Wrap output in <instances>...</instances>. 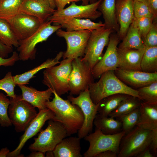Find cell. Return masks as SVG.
I'll return each instance as SVG.
<instances>
[{"mask_svg":"<svg viewBox=\"0 0 157 157\" xmlns=\"http://www.w3.org/2000/svg\"><path fill=\"white\" fill-rule=\"evenodd\" d=\"M54 97L46 103V108L54 113L53 120L62 124L65 127L68 136L77 133L81 127L84 116L80 108L72 104L68 99L61 98L54 90Z\"/></svg>","mask_w":157,"mask_h":157,"instance_id":"6da1fadb","label":"cell"},{"mask_svg":"<svg viewBox=\"0 0 157 157\" xmlns=\"http://www.w3.org/2000/svg\"><path fill=\"white\" fill-rule=\"evenodd\" d=\"M99 80L89 86L91 98L95 104L110 95L123 94L135 97L140 99L137 90L126 85L121 81L114 71H109L102 74Z\"/></svg>","mask_w":157,"mask_h":157,"instance_id":"7a4b0ae2","label":"cell"},{"mask_svg":"<svg viewBox=\"0 0 157 157\" xmlns=\"http://www.w3.org/2000/svg\"><path fill=\"white\" fill-rule=\"evenodd\" d=\"M151 134V131L136 125L122 137L117 157H137L150 146Z\"/></svg>","mask_w":157,"mask_h":157,"instance_id":"3957f363","label":"cell"},{"mask_svg":"<svg viewBox=\"0 0 157 157\" xmlns=\"http://www.w3.org/2000/svg\"><path fill=\"white\" fill-rule=\"evenodd\" d=\"M73 60L64 59L59 65L46 68L43 72V83L54 90L60 96L69 91V79Z\"/></svg>","mask_w":157,"mask_h":157,"instance_id":"277c9868","label":"cell"},{"mask_svg":"<svg viewBox=\"0 0 157 157\" xmlns=\"http://www.w3.org/2000/svg\"><path fill=\"white\" fill-rule=\"evenodd\" d=\"M51 24V22L47 20L42 23L38 29L30 36L19 41V45L17 48L19 52V60L24 61L35 58L37 45L46 41L53 33L62 28L60 25H52Z\"/></svg>","mask_w":157,"mask_h":157,"instance_id":"5b68a950","label":"cell"},{"mask_svg":"<svg viewBox=\"0 0 157 157\" xmlns=\"http://www.w3.org/2000/svg\"><path fill=\"white\" fill-rule=\"evenodd\" d=\"M46 128L40 131L34 142L29 147L32 151H39L45 153L52 151L56 146L68 136L67 130L61 123L52 119L49 120Z\"/></svg>","mask_w":157,"mask_h":157,"instance_id":"8992f818","label":"cell"},{"mask_svg":"<svg viewBox=\"0 0 157 157\" xmlns=\"http://www.w3.org/2000/svg\"><path fill=\"white\" fill-rule=\"evenodd\" d=\"M125 134L122 131L114 134H106L96 128L94 132L84 138L89 142V146L83 157H95L98 154L107 150L113 151L118 155L121 140Z\"/></svg>","mask_w":157,"mask_h":157,"instance_id":"52a82bcc","label":"cell"},{"mask_svg":"<svg viewBox=\"0 0 157 157\" xmlns=\"http://www.w3.org/2000/svg\"><path fill=\"white\" fill-rule=\"evenodd\" d=\"M8 114L17 132L24 131L30 122L36 116L35 108L22 99L21 95L10 97Z\"/></svg>","mask_w":157,"mask_h":157,"instance_id":"ba28073f","label":"cell"},{"mask_svg":"<svg viewBox=\"0 0 157 157\" xmlns=\"http://www.w3.org/2000/svg\"><path fill=\"white\" fill-rule=\"evenodd\" d=\"M113 32L111 29L105 26L91 31L83 57L81 58L91 70L101 58L104 49L108 45L110 35Z\"/></svg>","mask_w":157,"mask_h":157,"instance_id":"9c48e42d","label":"cell"},{"mask_svg":"<svg viewBox=\"0 0 157 157\" xmlns=\"http://www.w3.org/2000/svg\"><path fill=\"white\" fill-rule=\"evenodd\" d=\"M102 0L85 5H78L75 2H72L67 8L60 10H56L47 20L54 25H58L61 22L73 18L89 19L95 20L102 15L98 10Z\"/></svg>","mask_w":157,"mask_h":157,"instance_id":"30bf717a","label":"cell"},{"mask_svg":"<svg viewBox=\"0 0 157 157\" xmlns=\"http://www.w3.org/2000/svg\"><path fill=\"white\" fill-rule=\"evenodd\" d=\"M76 97L70 95L68 96V99L72 104L78 106L83 113V122L77 132L78 137L81 139L92 132L94 121L98 113L99 103L96 104L93 102L90 95L89 88L81 92Z\"/></svg>","mask_w":157,"mask_h":157,"instance_id":"8fae6325","label":"cell"},{"mask_svg":"<svg viewBox=\"0 0 157 157\" xmlns=\"http://www.w3.org/2000/svg\"><path fill=\"white\" fill-rule=\"evenodd\" d=\"M72 69L69 79L70 95H78L89 88L93 82V76L91 70L88 65L83 62L81 58L74 59L72 62Z\"/></svg>","mask_w":157,"mask_h":157,"instance_id":"7c38bea8","label":"cell"},{"mask_svg":"<svg viewBox=\"0 0 157 157\" xmlns=\"http://www.w3.org/2000/svg\"><path fill=\"white\" fill-rule=\"evenodd\" d=\"M59 37L65 40L67 48L63 53L64 59L74 58L84 56L85 48L91 31L84 30L78 31H65L61 28L56 32Z\"/></svg>","mask_w":157,"mask_h":157,"instance_id":"4fadbf2b","label":"cell"},{"mask_svg":"<svg viewBox=\"0 0 157 157\" xmlns=\"http://www.w3.org/2000/svg\"><path fill=\"white\" fill-rule=\"evenodd\" d=\"M120 41L117 33L113 32L111 34L104 54L91 70L94 77L99 78L105 72L114 71L119 67V59L117 48Z\"/></svg>","mask_w":157,"mask_h":157,"instance_id":"5bb4252c","label":"cell"},{"mask_svg":"<svg viewBox=\"0 0 157 157\" xmlns=\"http://www.w3.org/2000/svg\"><path fill=\"white\" fill-rule=\"evenodd\" d=\"M54 116V113L47 108L39 111L36 116L29 123L24 133L20 137L18 146L14 150L10 152L7 157H21V151L26 142L41 130L46 121L52 119Z\"/></svg>","mask_w":157,"mask_h":157,"instance_id":"9a60e30c","label":"cell"},{"mask_svg":"<svg viewBox=\"0 0 157 157\" xmlns=\"http://www.w3.org/2000/svg\"><path fill=\"white\" fill-rule=\"evenodd\" d=\"M6 21L19 41L30 36L42 24L37 18L22 13H18Z\"/></svg>","mask_w":157,"mask_h":157,"instance_id":"2e32d148","label":"cell"},{"mask_svg":"<svg viewBox=\"0 0 157 157\" xmlns=\"http://www.w3.org/2000/svg\"><path fill=\"white\" fill-rule=\"evenodd\" d=\"M114 72L124 83L138 89L157 81V72L149 73L119 68Z\"/></svg>","mask_w":157,"mask_h":157,"instance_id":"e0dca14e","label":"cell"},{"mask_svg":"<svg viewBox=\"0 0 157 157\" xmlns=\"http://www.w3.org/2000/svg\"><path fill=\"white\" fill-rule=\"evenodd\" d=\"M56 10L51 6L47 0H24L19 13L34 17L42 23L47 20Z\"/></svg>","mask_w":157,"mask_h":157,"instance_id":"ac0fdd59","label":"cell"},{"mask_svg":"<svg viewBox=\"0 0 157 157\" xmlns=\"http://www.w3.org/2000/svg\"><path fill=\"white\" fill-rule=\"evenodd\" d=\"M134 0H116V16L119 28L117 33L120 40L125 36L134 18Z\"/></svg>","mask_w":157,"mask_h":157,"instance_id":"d6986e66","label":"cell"},{"mask_svg":"<svg viewBox=\"0 0 157 157\" xmlns=\"http://www.w3.org/2000/svg\"><path fill=\"white\" fill-rule=\"evenodd\" d=\"M22 92V99L28 102L39 111L46 108V102L49 100L53 93V90L48 88L47 90L40 91L32 87L25 85H18Z\"/></svg>","mask_w":157,"mask_h":157,"instance_id":"ffe728a7","label":"cell"},{"mask_svg":"<svg viewBox=\"0 0 157 157\" xmlns=\"http://www.w3.org/2000/svg\"><path fill=\"white\" fill-rule=\"evenodd\" d=\"M146 47L141 49H121L117 47L119 59L118 68L141 71V62Z\"/></svg>","mask_w":157,"mask_h":157,"instance_id":"44dd1931","label":"cell"},{"mask_svg":"<svg viewBox=\"0 0 157 157\" xmlns=\"http://www.w3.org/2000/svg\"><path fill=\"white\" fill-rule=\"evenodd\" d=\"M80 139L71 137L63 139L53 151L54 157H82Z\"/></svg>","mask_w":157,"mask_h":157,"instance_id":"7402d4cb","label":"cell"},{"mask_svg":"<svg viewBox=\"0 0 157 157\" xmlns=\"http://www.w3.org/2000/svg\"><path fill=\"white\" fill-rule=\"evenodd\" d=\"M139 113V120L137 125L150 131L157 128V105L142 101Z\"/></svg>","mask_w":157,"mask_h":157,"instance_id":"603a6c76","label":"cell"},{"mask_svg":"<svg viewBox=\"0 0 157 157\" xmlns=\"http://www.w3.org/2000/svg\"><path fill=\"white\" fill-rule=\"evenodd\" d=\"M116 0H102L98 9L101 13L105 26L117 33L119 26L116 16Z\"/></svg>","mask_w":157,"mask_h":157,"instance_id":"cb8c5ba5","label":"cell"},{"mask_svg":"<svg viewBox=\"0 0 157 157\" xmlns=\"http://www.w3.org/2000/svg\"><path fill=\"white\" fill-rule=\"evenodd\" d=\"M63 52L60 51L53 58L48 59L39 65L23 73L13 76L16 85L28 84L30 80L34 77L35 75L40 70L59 64L60 60L63 56Z\"/></svg>","mask_w":157,"mask_h":157,"instance_id":"d4e9b609","label":"cell"},{"mask_svg":"<svg viewBox=\"0 0 157 157\" xmlns=\"http://www.w3.org/2000/svg\"><path fill=\"white\" fill-rule=\"evenodd\" d=\"M59 25L67 31H78L88 30L92 31L105 26L104 23L100 21L96 23L89 19L73 18L61 22Z\"/></svg>","mask_w":157,"mask_h":157,"instance_id":"484cf974","label":"cell"},{"mask_svg":"<svg viewBox=\"0 0 157 157\" xmlns=\"http://www.w3.org/2000/svg\"><path fill=\"white\" fill-rule=\"evenodd\" d=\"M146 47L138 29L132 22L118 48L121 49H141Z\"/></svg>","mask_w":157,"mask_h":157,"instance_id":"4316f807","label":"cell"},{"mask_svg":"<svg viewBox=\"0 0 157 157\" xmlns=\"http://www.w3.org/2000/svg\"><path fill=\"white\" fill-rule=\"evenodd\" d=\"M93 124L96 128L106 134H114L122 131V124L119 120L109 116H102L98 113Z\"/></svg>","mask_w":157,"mask_h":157,"instance_id":"83f0119b","label":"cell"},{"mask_svg":"<svg viewBox=\"0 0 157 157\" xmlns=\"http://www.w3.org/2000/svg\"><path fill=\"white\" fill-rule=\"evenodd\" d=\"M131 95L117 94L109 96L102 99L99 103L98 114L102 116L108 117L115 110L124 100Z\"/></svg>","mask_w":157,"mask_h":157,"instance_id":"f1b7e54d","label":"cell"},{"mask_svg":"<svg viewBox=\"0 0 157 157\" xmlns=\"http://www.w3.org/2000/svg\"><path fill=\"white\" fill-rule=\"evenodd\" d=\"M140 67L141 71L144 72H157V46L146 47Z\"/></svg>","mask_w":157,"mask_h":157,"instance_id":"f546056e","label":"cell"},{"mask_svg":"<svg viewBox=\"0 0 157 157\" xmlns=\"http://www.w3.org/2000/svg\"><path fill=\"white\" fill-rule=\"evenodd\" d=\"M24 0H0V19L7 20L19 13Z\"/></svg>","mask_w":157,"mask_h":157,"instance_id":"4dcf8cb0","label":"cell"},{"mask_svg":"<svg viewBox=\"0 0 157 157\" xmlns=\"http://www.w3.org/2000/svg\"><path fill=\"white\" fill-rule=\"evenodd\" d=\"M142 101L135 97L130 96L123 101L117 108L111 113L108 116L116 118L129 113L139 108Z\"/></svg>","mask_w":157,"mask_h":157,"instance_id":"1f68e13d","label":"cell"},{"mask_svg":"<svg viewBox=\"0 0 157 157\" xmlns=\"http://www.w3.org/2000/svg\"><path fill=\"white\" fill-rule=\"evenodd\" d=\"M0 41L9 47L17 48L19 45V41L9 24L6 20L1 19H0Z\"/></svg>","mask_w":157,"mask_h":157,"instance_id":"d6a6232c","label":"cell"},{"mask_svg":"<svg viewBox=\"0 0 157 157\" xmlns=\"http://www.w3.org/2000/svg\"><path fill=\"white\" fill-rule=\"evenodd\" d=\"M139 107L115 118L121 122L122 125V131L126 134L137 125L139 122Z\"/></svg>","mask_w":157,"mask_h":157,"instance_id":"836d02e7","label":"cell"},{"mask_svg":"<svg viewBox=\"0 0 157 157\" xmlns=\"http://www.w3.org/2000/svg\"><path fill=\"white\" fill-rule=\"evenodd\" d=\"M137 90L142 101L149 104L157 105V81Z\"/></svg>","mask_w":157,"mask_h":157,"instance_id":"e575fe53","label":"cell"},{"mask_svg":"<svg viewBox=\"0 0 157 157\" xmlns=\"http://www.w3.org/2000/svg\"><path fill=\"white\" fill-rule=\"evenodd\" d=\"M3 93L0 92V125L3 127L12 125L8 114L10 100Z\"/></svg>","mask_w":157,"mask_h":157,"instance_id":"d590c367","label":"cell"},{"mask_svg":"<svg viewBox=\"0 0 157 157\" xmlns=\"http://www.w3.org/2000/svg\"><path fill=\"white\" fill-rule=\"evenodd\" d=\"M16 84L11 72H8L2 79L0 80V90L4 91L6 96L14 98L16 95L14 92Z\"/></svg>","mask_w":157,"mask_h":157,"instance_id":"8d00e7d4","label":"cell"},{"mask_svg":"<svg viewBox=\"0 0 157 157\" xmlns=\"http://www.w3.org/2000/svg\"><path fill=\"white\" fill-rule=\"evenodd\" d=\"M154 19L147 17H135L133 21L138 29L143 42L151 28Z\"/></svg>","mask_w":157,"mask_h":157,"instance_id":"74e56055","label":"cell"},{"mask_svg":"<svg viewBox=\"0 0 157 157\" xmlns=\"http://www.w3.org/2000/svg\"><path fill=\"white\" fill-rule=\"evenodd\" d=\"M134 15L135 18L147 17L155 19L148 7L143 2L134 0L133 5Z\"/></svg>","mask_w":157,"mask_h":157,"instance_id":"f35d334b","label":"cell"},{"mask_svg":"<svg viewBox=\"0 0 157 157\" xmlns=\"http://www.w3.org/2000/svg\"><path fill=\"white\" fill-rule=\"evenodd\" d=\"M146 47L157 46V19H154L151 28L144 41Z\"/></svg>","mask_w":157,"mask_h":157,"instance_id":"ab89813d","label":"cell"},{"mask_svg":"<svg viewBox=\"0 0 157 157\" xmlns=\"http://www.w3.org/2000/svg\"><path fill=\"white\" fill-rule=\"evenodd\" d=\"M18 60V53L16 51H14L13 52L12 55L9 58H5L0 56V66H12Z\"/></svg>","mask_w":157,"mask_h":157,"instance_id":"60d3db41","label":"cell"},{"mask_svg":"<svg viewBox=\"0 0 157 157\" xmlns=\"http://www.w3.org/2000/svg\"><path fill=\"white\" fill-rule=\"evenodd\" d=\"M142 2L145 4L153 14L154 18L157 19V0H135Z\"/></svg>","mask_w":157,"mask_h":157,"instance_id":"b9f144b4","label":"cell"},{"mask_svg":"<svg viewBox=\"0 0 157 157\" xmlns=\"http://www.w3.org/2000/svg\"><path fill=\"white\" fill-rule=\"evenodd\" d=\"M150 147L154 156H156L157 152V128L151 131Z\"/></svg>","mask_w":157,"mask_h":157,"instance_id":"7bdbcfd3","label":"cell"},{"mask_svg":"<svg viewBox=\"0 0 157 157\" xmlns=\"http://www.w3.org/2000/svg\"><path fill=\"white\" fill-rule=\"evenodd\" d=\"M13 51V47L8 46L0 41V56L3 58H7L8 54Z\"/></svg>","mask_w":157,"mask_h":157,"instance_id":"ee69618b","label":"cell"},{"mask_svg":"<svg viewBox=\"0 0 157 157\" xmlns=\"http://www.w3.org/2000/svg\"><path fill=\"white\" fill-rule=\"evenodd\" d=\"M83 0H54L57 8L56 10H60L64 8L66 5L70 2H76Z\"/></svg>","mask_w":157,"mask_h":157,"instance_id":"f6af8a7d","label":"cell"},{"mask_svg":"<svg viewBox=\"0 0 157 157\" xmlns=\"http://www.w3.org/2000/svg\"><path fill=\"white\" fill-rule=\"evenodd\" d=\"M117 154L110 150L102 152L97 155L95 157H117Z\"/></svg>","mask_w":157,"mask_h":157,"instance_id":"bcb514c9","label":"cell"},{"mask_svg":"<svg viewBox=\"0 0 157 157\" xmlns=\"http://www.w3.org/2000/svg\"><path fill=\"white\" fill-rule=\"evenodd\" d=\"M150 146L140 152L137 157H154V156L151 151Z\"/></svg>","mask_w":157,"mask_h":157,"instance_id":"7dc6e473","label":"cell"},{"mask_svg":"<svg viewBox=\"0 0 157 157\" xmlns=\"http://www.w3.org/2000/svg\"><path fill=\"white\" fill-rule=\"evenodd\" d=\"M45 153L39 151H33L28 157H44Z\"/></svg>","mask_w":157,"mask_h":157,"instance_id":"c3c4849f","label":"cell"},{"mask_svg":"<svg viewBox=\"0 0 157 157\" xmlns=\"http://www.w3.org/2000/svg\"><path fill=\"white\" fill-rule=\"evenodd\" d=\"M10 151L7 147L2 148L0 151V157H7Z\"/></svg>","mask_w":157,"mask_h":157,"instance_id":"681fc988","label":"cell"},{"mask_svg":"<svg viewBox=\"0 0 157 157\" xmlns=\"http://www.w3.org/2000/svg\"><path fill=\"white\" fill-rule=\"evenodd\" d=\"M45 153L46 157H54L53 151H47Z\"/></svg>","mask_w":157,"mask_h":157,"instance_id":"f907efd6","label":"cell"},{"mask_svg":"<svg viewBox=\"0 0 157 157\" xmlns=\"http://www.w3.org/2000/svg\"><path fill=\"white\" fill-rule=\"evenodd\" d=\"M53 9L56 8L54 0H47Z\"/></svg>","mask_w":157,"mask_h":157,"instance_id":"816d5d0a","label":"cell"},{"mask_svg":"<svg viewBox=\"0 0 157 157\" xmlns=\"http://www.w3.org/2000/svg\"><path fill=\"white\" fill-rule=\"evenodd\" d=\"M82 5H85L89 4V1L88 0H83Z\"/></svg>","mask_w":157,"mask_h":157,"instance_id":"f5cc1de1","label":"cell"},{"mask_svg":"<svg viewBox=\"0 0 157 157\" xmlns=\"http://www.w3.org/2000/svg\"><path fill=\"white\" fill-rule=\"evenodd\" d=\"M98 0H88L90 4L96 2Z\"/></svg>","mask_w":157,"mask_h":157,"instance_id":"db71d44e","label":"cell"}]
</instances>
